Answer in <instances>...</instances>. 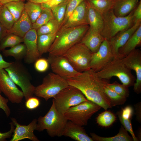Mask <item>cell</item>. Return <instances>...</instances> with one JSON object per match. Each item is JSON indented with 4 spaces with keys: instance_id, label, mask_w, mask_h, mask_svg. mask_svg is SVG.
I'll return each instance as SVG.
<instances>
[{
    "instance_id": "cell-24",
    "label": "cell",
    "mask_w": 141,
    "mask_h": 141,
    "mask_svg": "<svg viewBox=\"0 0 141 141\" xmlns=\"http://www.w3.org/2000/svg\"><path fill=\"white\" fill-rule=\"evenodd\" d=\"M87 3L89 29L93 31L100 33L103 25L102 15L92 8L87 2Z\"/></svg>"
},
{
    "instance_id": "cell-50",
    "label": "cell",
    "mask_w": 141,
    "mask_h": 141,
    "mask_svg": "<svg viewBox=\"0 0 141 141\" xmlns=\"http://www.w3.org/2000/svg\"><path fill=\"white\" fill-rule=\"evenodd\" d=\"M7 30L0 23V44L3 38L7 35Z\"/></svg>"
},
{
    "instance_id": "cell-25",
    "label": "cell",
    "mask_w": 141,
    "mask_h": 141,
    "mask_svg": "<svg viewBox=\"0 0 141 141\" xmlns=\"http://www.w3.org/2000/svg\"><path fill=\"white\" fill-rule=\"evenodd\" d=\"M91 138L95 141H133L132 136L128 134L127 131L122 126L120 128L119 133L116 135L110 137H103L99 136L94 133H91Z\"/></svg>"
},
{
    "instance_id": "cell-8",
    "label": "cell",
    "mask_w": 141,
    "mask_h": 141,
    "mask_svg": "<svg viewBox=\"0 0 141 141\" xmlns=\"http://www.w3.org/2000/svg\"><path fill=\"white\" fill-rule=\"evenodd\" d=\"M53 100L57 110L63 114L70 107L88 100L79 89L69 85L61 91Z\"/></svg>"
},
{
    "instance_id": "cell-30",
    "label": "cell",
    "mask_w": 141,
    "mask_h": 141,
    "mask_svg": "<svg viewBox=\"0 0 141 141\" xmlns=\"http://www.w3.org/2000/svg\"><path fill=\"white\" fill-rule=\"evenodd\" d=\"M15 21L12 15L4 4L0 7V23L7 30L11 29Z\"/></svg>"
},
{
    "instance_id": "cell-2",
    "label": "cell",
    "mask_w": 141,
    "mask_h": 141,
    "mask_svg": "<svg viewBox=\"0 0 141 141\" xmlns=\"http://www.w3.org/2000/svg\"><path fill=\"white\" fill-rule=\"evenodd\" d=\"M89 28L88 25L61 27L49 50V56H63L70 48L80 42Z\"/></svg>"
},
{
    "instance_id": "cell-17",
    "label": "cell",
    "mask_w": 141,
    "mask_h": 141,
    "mask_svg": "<svg viewBox=\"0 0 141 141\" xmlns=\"http://www.w3.org/2000/svg\"><path fill=\"white\" fill-rule=\"evenodd\" d=\"M84 25H89L88 7L86 0L78 5L62 26L67 28Z\"/></svg>"
},
{
    "instance_id": "cell-48",
    "label": "cell",
    "mask_w": 141,
    "mask_h": 141,
    "mask_svg": "<svg viewBox=\"0 0 141 141\" xmlns=\"http://www.w3.org/2000/svg\"><path fill=\"white\" fill-rule=\"evenodd\" d=\"M136 120L141 123V102H139L134 105Z\"/></svg>"
},
{
    "instance_id": "cell-31",
    "label": "cell",
    "mask_w": 141,
    "mask_h": 141,
    "mask_svg": "<svg viewBox=\"0 0 141 141\" xmlns=\"http://www.w3.org/2000/svg\"><path fill=\"white\" fill-rule=\"evenodd\" d=\"M24 2L15 1L4 4L13 16L15 22L21 17L24 10Z\"/></svg>"
},
{
    "instance_id": "cell-22",
    "label": "cell",
    "mask_w": 141,
    "mask_h": 141,
    "mask_svg": "<svg viewBox=\"0 0 141 141\" xmlns=\"http://www.w3.org/2000/svg\"><path fill=\"white\" fill-rule=\"evenodd\" d=\"M141 43V24L118 51V57L123 58L136 49Z\"/></svg>"
},
{
    "instance_id": "cell-21",
    "label": "cell",
    "mask_w": 141,
    "mask_h": 141,
    "mask_svg": "<svg viewBox=\"0 0 141 141\" xmlns=\"http://www.w3.org/2000/svg\"><path fill=\"white\" fill-rule=\"evenodd\" d=\"M105 39L100 33L93 31L89 28L79 43L84 45L94 53L97 51Z\"/></svg>"
},
{
    "instance_id": "cell-46",
    "label": "cell",
    "mask_w": 141,
    "mask_h": 141,
    "mask_svg": "<svg viewBox=\"0 0 141 141\" xmlns=\"http://www.w3.org/2000/svg\"><path fill=\"white\" fill-rule=\"evenodd\" d=\"M10 129L9 131L5 133L0 132V141H5L6 139L10 138L13 135L15 126L11 122L9 123Z\"/></svg>"
},
{
    "instance_id": "cell-10",
    "label": "cell",
    "mask_w": 141,
    "mask_h": 141,
    "mask_svg": "<svg viewBox=\"0 0 141 141\" xmlns=\"http://www.w3.org/2000/svg\"><path fill=\"white\" fill-rule=\"evenodd\" d=\"M92 54L85 45L79 43L69 49L63 56L76 70L82 72L91 69Z\"/></svg>"
},
{
    "instance_id": "cell-40",
    "label": "cell",
    "mask_w": 141,
    "mask_h": 141,
    "mask_svg": "<svg viewBox=\"0 0 141 141\" xmlns=\"http://www.w3.org/2000/svg\"><path fill=\"white\" fill-rule=\"evenodd\" d=\"M117 115L121 124L127 131L130 133L133 138V141H138L137 137L136 136L133 130L131 119L123 118L121 116L119 112L117 113Z\"/></svg>"
},
{
    "instance_id": "cell-9",
    "label": "cell",
    "mask_w": 141,
    "mask_h": 141,
    "mask_svg": "<svg viewBox=\"0 0 141 141\" xmlns=\"http://www.w3.org/2000/svg\"><path fill=\"white\" fill-rule=\"evenodd\" d=\"M101 108L88 100L70 107L63 114L68 120L81 126H86L89 120Z\"/></svg>"
},
{
    "instance_id": "cell-36",
    "label": "cell",
    "mask_w": 141,
    "mask_h": 141,
    "mask_svg": "<svg viewBox=\"0 0 141 141\" xmlns=\"http://www.w3.org/2000/svg\"><path fill=\"white\" fill-rule=\"evenodd\" d=\"M68 0H67L53 8L51 10L54 18L61 27L65 16Z\"/></svg>"
},
{
    "instance_id": "cell-23",
    "label": "cell",
    "mask_w": 141,
    "mask_h": 141,
    "mask_svg": "<svg viewBox=\"0 0 141 141\" xmlns=\"http://www.w3.org/2000/svg\"><path fill=\"white\" fill-rule=\"evenodd\" d=\"M139 0H120L115 2L112 9L117 16H127L135 8Z\"/></svg>"
},
{
    "instance_id": "cell-42",
    "label": "cell",
    "mask_w": 141,
    "mask_h": 141,
    "mask_svg": "<svg viewBox=\"0 0 141 141\" xmlns=\"http://www.w3.org/2000/svg\"><path fill=\"white\" fill-rule=\"evenodd\" d=\"M40 104L39 99L37 97L32 96L26 101L25 106L27 109L32 110L37 108Z\"/></svg>"
},
{
    "instance_id": "cell-28",
    "label": "cell",
    "mask_w": 141,
    "mask_h": 141,
    "mask_svg": "<svg viewBox=\"0 0 141 141\" xmlns=\"http://www.w3.org/2000/svg\"><path fill=\"white\" fill-rule=\"evenodd\" d=\"M43 8L41 3L28 1L25 3L24 10L32 24L35 22L39 16Z\"/></svg>"
},
{
    "instance_id": "cell-45",
    "label": "cell",
    "mask_w": 141,
    "mask_h": 141,
    "mask_svg": "<svg viewBox=\"0 0 141 141\" xmlns=\"http://www.w3.org/2000/svg\"><path fill=\"white\" fill-rule=\"evenodd\" d=\"M133 24L139 21H141V1L139 2L137 6L133 11Z\"/></svg>"
},
{
    "instance_id": "cell-19",
    "label": "cell",
    "mask_w": 141,
    "mask_h": 141,
    "mask_svg": "<svg viewBox=\"0 0 141 141\" xmlns=\"http://www.w3.org/2000/svg\"><path fill=\"white\" fill-rule=\"evenodd\" d=\"M62 136L70 137L77 141H93L87 134L83 126L69 120L65 125Z\"/></svg>"
},
{
    "instance_id": "cell-15",
    "label": "cell",
    "mask_w": 141,
    "mask_h": 141,
    "mask_svg": "<svg viewBox=\"0 0 141 141\" xmlns=\"http://www.w3.org/2000/svg\"><path fill=\"white\" fill-rule=\"evenodd\" d=\"M11 119L15 127L10 141H19L26 139L32 141L39 140L34 133V131L36 130L37 119H33L27 125L20 124L14 118H11Z\"/></svg>"
},
{
    "instance_id": "cell-4",
    "label": "cell",
    "mask_w": 141,
    "mask_h": 141,
    "mask_svg": "<svg viewBox=\"0 0 141 141\" xmlns=\"http://www.w3.org/2000/svg\"><path fill=\"white\" fill-rule=\"evenodd\" d=\"M122 58L114 57L100 70L96 72L97 75L100 78L108 80L116 77L126 87L133 86L136 78L124 63Z\"/></svg>"
},
{
    "instance_id": "cell-34",
    "label": "cell",
    "mask_w": 141,
    "mask_h": 141,
    "mask_svg": "<svg viewBox=\"0 0 141 141\" xmlns=\"http://www.w3.org/2000/svg\"><path fill=\"white\" fill-rule=\"evenodd\" d=\"M104 91L112 107L123 104L126 100V98L120 95L107 86L105 87Z\"/></svg>"
},
{
    "instance_id": "cell-13",
    "label": "cell",
    "mask_w": 141,
    "mask_h": 141,
    "mask_svg": "<svg viewBox=\"0 0 141 141\" xmlns=\"http://www.w3.org/2000/svg\"><path fill=\"white\" fill-rule=\"evenodd\" d=\"M114 57L109 41L105 39L97 51L92 53L90 62V68L95 72H98Z\"/></svg>"
},
{
    "instance_id": "cell-7",
    "label": "cell",
    "mask_w": 141,
    "mask_h": 141,
    "mask_svg": "<svg viewBox=\"0 0 141 141\" xmlns=\"http://www.w3.org/2000/svg\"><path fill=\"white\" fill-rule=\"evenodd\" d=\"M69 85L66 79L50 72L43 78L40 84L35 87L34 94L47 101Z\"/></svg>"
},
{
    "instance_id": "cell-33",
    "label": "cell",
    "mask_w": 141,
    "mask_h": 141,
    "mask_svg": "<svg viewBox=\"0 0 141 141\" xmlns=\"http://www.w3.org/2000/svg\"><path fill=\"white\" fill-rule=\"evenodd\" d=\"M54 18L51 10L43 8L42 12L35 22L32 24V28L36 31L50 20Z\"/></svg>"
},
{
    "instance_id": "cell-27",
    "label": "cell",
    "mask_w": 141,
    "mask_h": 141,
    "mask_svg": "<svg viewBox=\"0 0 141 141\" xmlns=\"http://www.w3.org/2000/svg\"><path fill=\"white\" fill-rule=\"evenodd\" d=\"M2 51L5 57H12L16 60L19 61L24 58L26 54V48L24 43H19L8 49H4Z\"/></svg>"
},
{
    "instance_id": "cell-41",
    "label": "cell",
    "mask_w": 141,
    "mask_h": 141,
    "mask_svg": "<svg viewBox=\"0 0 141 141\" xmlns=\"http://www.w3.org/2000/svg\"><path fill=\"white\" fill-rule=\"evenodd\" d=\"M34 62V67L35 69L40 73L44 72L47 71L50 64L48 59L43 58H38Z\"/></svg>"
},
{
    "instance_id": "cell-32",
    "label": "cell",
    "mask_w": 141,
    "mask_h": 141,
    "mask_svg": "<svg viewBox=\"0 0 141 141\" xmlns=\"http://www.w3.org/2000/svg\"><path fill=\"white\" fill-rule=\"evenodd\" d=\"M23 42V38L13 34H8L3 38L0 44V51L7 48H11Z\"/></svg>"
},
{
    "instance_id": "cell-14",
    "label": "cell",
    "mask_w": 141,
    "mask_h": 141,
    "mask_svg": "<svg viewBox=\"0 0 141 141\" xmlns=\"http://www.w3.org/2000/svg\"><path fill=\"white\" fill-rule=\"evenodd\" d=\"M122 61L126 66L131 70L135 72L136 78L133 85L134 91L138 94L141 92V52L135 49L125 57Z\"/></svg>"
},
{
    "instance_id": "cell-5",
    "label": "cell",
    "mask_w": 141,
    "mask_h": 141,
    "mask_svg": "<svg viewBox=\"0 0 141 141\" xmlns=\"http://www.w3.org/2000/svg\"><path fill=\"white\" fill-rule=\"evenodd\" d=\"M133 11L124 17L117 16L111 9L102 15L103 25L101 34L109 40L133 25Z\"/></svg>"
},
{
    "instance_id": "cell-39",
    "label": "cell",
    "mask_w": 141,
    "mask_h": 141,
    "mask_svg": "<svg viewBox=\"0 0 141 141\" xmlns=\"http://www.w3.org/2000/svg\"><path fill=\"white\" fill-rule=\"evenodd\" d=\"M86 0H68L64 18L61 27L66 22L72 13L78 5Z\"/></svg>"
},
{
    "instance_id": "cell-51",
    "label": "cell",
    "mask_w": 141,
    "mask_h": 141,
    "mask_svg": "<svg viewBox=\"0 0 141 141\" xmlns=\"http://www.w3.org/2000/svg\"><path fill=\"white\" fill-rule=\"evenodd\" d=\"M25 0H0V3L4 4L9 2L15 1H21L24 2Z\"/></svg>"
},
{
    "instance_id": "cell-20",
    "label": "cell",
    "mask_w": 141,
    "mask_h": 141,
    "mask_svg": "<svg viewBox=\"0 0 141 141\" xmlns=\"http://www.w3.org/2000/svg\"><path fill=\"white\" fill-rule=\"evenodd\" d=\"M32 28V24L24 10L20 17L15 21L10 29L7 30V34H13L23 38Z\"/></svg>"
},
{
    "instance_id": "cell-11",
    "label": "cell",
    "mask_w": 141,
    "mask_h": 141,
    "mask_svg": "<svg viewBox=\"0 0 141 141\" xmlns=\"http://www.w3.org/2000/svg\"><path fill=\"white\" fill-rule=\"evenodd\" d=\"M0 90L11 103H21L24 98L23 93L4 69H0Z\"/></svg>"
},
{
    "instance_id": "cell-49",
    "label": "cell",
    "mask_w": 141,
    "mask_h": 141,
    "mask_svg": "<svg viewBox=\"0 0 141 141\" xmlns=\"http://www.w3.org/2000/svg\"><path fill=\"white\" fill-rule=\"evenodd\" d=\"M11 62H7L4 59L2 55L0 54V69H5L10 65Z\"/></svg>"
},
{
    "instance_id": "cell-6",
    "label": "cell",
    "mask_w": 141,
    "mask_h": 141,
    "mask_svg": "<svg viewBox=\"0 0 141 141\" xmlns=\"http://www.w3.org/2000/svg\"><path fill=\"white\" fill-rule=\"evenodd\" d=\"M4 69L15 84L21 88L26 101L33 96L35 87L31 82V77L28 71L20 61L11 62Z\"/></svg>"
},
{
    "instance_id": "cell-1",
    "label": "cell",
    "mask_w": 141,
    "mask_h": 141,
    "mask_svg": "<svg viewBox=\"0 0 141 141\" xmlns=\"http://www.w3.org/2000/svg\"><path fill=\"white\" fill-rule=\"evenodd\" d=\"M67 80L69 85L79 89L88 100L105 110L112 108L104 91L109 80L99 78L92 69L81 72L77 77Z\"/></svg>"
},
{
    "instance_id": "cell-26",
    "label": "cell",
    "mask_w": 141,
    "mask_h": 141,
    "mask_svg": "<svg viewBox=\"0 0 141 141\" xmlns=\"http://www.w3.org/2000/svg\"><path fill=\"white\" fill-rule=\"evenodd\" d=\"M57 33L42 34L38 36L37 46L41 56L43 54L48 52L55 39Z\"/></svg>"
},
{
    "instance_id": "cell-16",
    "label": "cell",
    "mask_w": 141,
    "mask_h": 141,
    "mask_svg": "<svg viewBox=\"0 0 141 141\" xmlns=\"http://www.w3.org/2000/svg\"><path fill=\"white\" fill-rule=\"evenodd\" d=\"M38 35L36 30L32 28L23 38V42L27 50L26 56L24 58L25 62L28 64L34 62L41 57L37 44Z\"/></svg>"
},
{
    "instance_id": "cell-54",
    "label": "cell",
    "mask_w": 141,
    "mask_h": 141,
    "mask_svg": "<svg viewBox=\"0 0 141 141\" xmlns=\"http://www.w3.org/2000/svg\"><path fill=\"white\" fill-rule=\"evenodd\" d=\"M110 0L114 2L115 3L120 0Z\"/></svg>"
},
{
    "instance_id": "cell-38",
    "label": "cell",
    "mask_w": 141,
    "mask_h": 141,
    "mask_svg": "<svg viewBox=\"0 0 141 141\" xmlns=\"http://www.w3.org/2000/svg\"><path fill=\"white\" fill-rule=\"evenodd\" d=\"M107 86L120 95L127 98L129 96V91L128 88L115 81L112 83H109Z\"/></svg>"
},
{
    "instance_id": "cell-44",
    "label": "cell",
    "mask_w": 141,
    "mask_h": 141,
    "mask_svg": "<svg viewBox=\"0 0 141 141\" xmlns=\"http://www.w3.org/2000/svg\"><path fill=\"white\" fill-rule=\"evenodd\" d=\"M119 112L123 118L131 119L133 113V110L131 107L128 106L122 109L121 111Z\"/></svg>"
},
{
    "instance_id": "cell-35",
    "label": "cell",
    "mask_w": 141,
    "mask_h": 141,
    "mask_svg": "<svg viewBox=\"0 0 141 141\" xmlns=\"http://www.w3.org/2000/svg\"><path fill=\"white\" fill-rule=\"evenodd\" d=\"M60 28V26L55 19L50 20L42 26L37 30L38 36L44 34L56 33Z\"/></svg>"
},
{
    "instance_id": "cell-43",
    "label": "cell",
    "mask_w": 141,
    "mask_h": 141,
    "mask_svg": "<svg viewBox=\"0 0 141 141\" xmlns=\"http://www.w3.org/2000/svg\"><path fill=\"white\" fill-rule=\"evenodd\" d=\"M1 92L0 90V108L3 110L6 116L8 117L11 113L10 109L7 104L9 100L7 98L3 97L1 94Z\"/></svg>"
},
{
    "instance_id": "cell-37",
    "label": "cell",
    "mask_w": 141,
    "mask_h": 141,
    "mask_svg": "<svg viewBox=\"0 0 141 141\" xmlns=\"http://www.w3.org/2000/svg\"><path fill=\"white\" fill-rule=\"evenodd\" d=\"M116 117L110 111H106L99 114L96 119L97 122L99 125L108 127L111 125L115 121Z\"/></svg>"
},
{
    "instance_id": "cell-55",
    "label": "cell",
    "mask_w": 141,
    "mask_h": 141,
    "mask_svg": "<svg viewBox=\"0 0 141 141\" xmlns=\"http://www.w3.org/2000/svg\"><path fill=\"white\" fill-rule=\"evenodd\" d=\"M3 4H1L0 3V7Z\"/></svg>"
},
{
    "instance_id": "cell-3",
    "label": "cell",
    "mask_w": 141,
    "mask_h": 141,
    "mask_svg": "<svg viewBox=\"0 0 141 141\" xmlns=\"http://www.w3.org/2000/svg\"><path fill=\"white\" fill-rule=\"evenodd\" d=\"M36 130L42 132L46 130L51 137L62 136V133L68 120L64 114L56 109L53 100L49 110L44 116L37 120Z\"/></svg>"
},
{
    "instance_id": "cell-18",
    "label": "cell",
    "mask_w": 141,
    "mask_h": 141,
    "mask_svg": "<svg viewBox=\"0 0 141 141\" xmlns=\"http://www.w3.org/2000/svg\"><path fill=\"white\" fill-rule=\"evenodd\" d=\"M141 24V21L137 22L130 28L118 33L110 40V43L114 57H118L119 49L124 45Z\"/></svg>"
},
{
    "instance_id": "cell-12",
    "label": "cell",
    "mask_w": 141,
    "mask_h": 141,
    "mask_svg": "<svg viewBox=\"0 0 141 141\" xmlns=\"http://www.w3.org/2000/svg\"><path fill=\"white\" fill-rule=\"evenodd\" d=\"M47 59L52 72L66 80L77 77L81 73L63 56H49Z\"/></svg>"
},
{
    "instance_id": "cell-52",
    "label": "cell",
    "mask_w": 141,
    "mask_h": 141,
    "mask_svg": "<svg viewBox=\"0 0 141 141\" xmlns=\"http://www.w3.org/2000/svg\"><path fill=\"white\" fill-rule=\"evenodd\" d=\"M27 1L37 3H42V0H27Z\"/></svg>"
},
{
    "instance_id": "cell-53",
    "label": "cell",
    "mask_w": 141,
    "mask_h": 141,
    "mask_svg": "<svg viewBox=\"0 0 141 141\" xmlns=\"http://www.w3.org/2000/svg\"><path fill=\"white\" fill-rule=\"evenodd\" d=\"M49 0H42V3H44L48 2Z\"/></svg>"
},
{
    "instance_id": "cell-47",
    "label": "cell",
    "mask_w": 141,
    "mask_h": 141,
    "mask_svg": "<svg viewBox=\"0 0 141 141\" xmlns=\"http://www.w3.org/2000/svg\"><path fill=\"white\" fill-rule=\"evenodd\" d=\"M67 0H49L46 3H41L43 8H48L50 10L54 7Z\"/></svg>"
},
{
    "instance_id": "cell-29",
    "label": "cell",
    "mask_w": 141,
    "mask_h": 141,
    "mask_svg": "<svg viewBox=\"0 0 141 141\" xmlns=\"http://www.w3.org/2000/svg\"><path fill=\"white\" fill-rule=\"evenodd\" d=\"M90 5L102 15L112 9L115 2L110 0H86Z\"/></svg>"
}]
</instances>
